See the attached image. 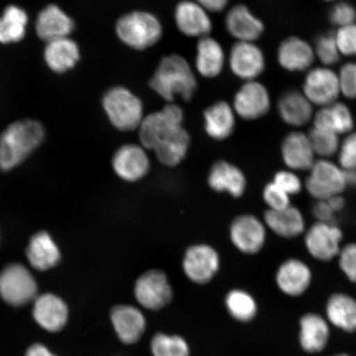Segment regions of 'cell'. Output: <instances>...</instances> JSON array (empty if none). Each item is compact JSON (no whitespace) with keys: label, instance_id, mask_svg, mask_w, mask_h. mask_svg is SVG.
Wrapping results in <instances>:
<instances>
[{"label":"cell","instance_id":"484cf974","mask_svg":"<svg viewBox=\"0 0 356 356\" xmlns=\"http://www.w3.org/2000/svg\"><path fill=\"white\" fill-rule=\"evenodd\" d=\"M267 229L284 239H293L304 235L307 229L304 213L293 204L283 210H267L264 216Z\"/></svg>","mask_w":356,"mask_h":356},{"label":"cell","instance_id":"db71d44e","mask_svg":"<svg viewBox=\"0 0 356 356\" xmlns=\"http://www.w3.org/2000/svg\"><path fill=\"white\" fill-rule=\"evenodd\" d=\"M322 1L327 2V3H335L338 2V1H341V0H322Z\"/></svg>","mask_w":356,"mask_h":356},{"label":"cell","instance_id":"ba28073f","mask_svg":"<svg viewBox=\"0 0 356 356\" xmlns=\"http://www.w3.org/2000/svg\"><path fill=\"white\" fill-rule=\"evenodd\" d=\"M302 236L307 252L316 261L328 262L337 259L343 246V232L335 222H315Z\"/></svg>","mask_w":356,"mask_h":356},{"label":"cell","instance_id":"4316f807","mask_svg":"<svg viewBox=\"0 0 356 356\" xmlns=\"http://www.w3.org/2000/svg\"><path fill=\"white\" fill-rule=\"evenodd\" d=\"M69 310L65 302L53 293H43L35 298L33 317L44 330L59 332L65 326Z\"/></svg>","mask_w":356,"mask_h":356},{"label":"cell","instance_id":"f35d334b","mask_svg":"<svg viewBox=\"0 0 356 356\" xmlns=\"http://www.w3.org/2000/svg\"><path fill=\"white\" fill-rule=\"evenodd\" d=\"M151 350L154 356H189L188 346L181 337L162 333L154 336Z\"/></svg>","mask_w":356,"mask_h":356},{"label":"cell","instance_id":"7c38bea8","mask_svg":"<svg viewBox=\"0 0 356 356\" xmlns=\"http://www.w3.org/2000/svg\"><path fill=\"white\" fill-rule=\"evenodd\" d=\"M233 108L244 121H257L269 113L271 97L265 84L253 80L244 82L234 97Z\"/></svg>","mask_w":356,"mask_h":356},{"label":"cell","instance_id":"8992f818","mask_svg":"<svg viewBox=\"0 0 356 356\" xmlns=\"http://www.w3.org/2000/svg\"><path fill=\"white\" fill-rule=\"evenodd\" d=\"M184 111L181 106L167 104L161 110L145 115L139 129L140 144L147 150H153L173 132L182 127Z\"/></svg>","mask_w":356,"mask_h":356},{"label":"cell","instance_id":"7dc6e473","mask_svg":"<svg viewBox=\"0 0 356 356\" xmlns=\"http://www.w3.org/2000/svg\"><path fill=\"white\" fill-rule=\"evenodd\" d=\"M312 213L315 222H335L337 213L332 211L327 200H315Z\"/></svg>","mask_w":356,"mask_h":356},{"label":"cell","instance_id":"74e56055","mask_svg":"<svg viewBox=\"0 0 356 356\" xmlns=\"http://www.w3.org/2000/svg\"><path fill=\"white\" fill-rule=\"evenodd\" d=\"M316 59L323 66L335 65L341 60V53L338 49L334 33H324L316 38L313 44Z\"/></svg>","mask_w":356,"mask_h":356},{"label":"cell","instance_id":"603a6c76","mask_svg":"<svg viewBox=\"0 0 356 356\" xmlns=\"http://www.w3.org/2000/svg\"><path fill=\"white\" fill-rule=\"evenodd\" d=\"M314 106L302 91L292 88L279 97L277 110L280 119L287 126L301 128L313 121Z\"/></svg>","mask_w":356,"mask_h":356},{"label":"cell","instance_id":"6da1fadb","mask_svg":"<svg viewBox=\"0 0 356 356\" xmlns=\"http://www.w3.org/2000/svg\"><path fill=\"white\" fill-rule=\"evenodd\" d=\"M149 86L167 104H173L177 96L186 102L193 99L198 83L188 60L181 55L171 54L160 60L149 80Z\"/></svg>","mask_w":356,"mask_h":356},{"label":"cell","instance_id":"d6a6232c","mask_svg":"<svg viewBox=\"0 0 356 356\" xmlns=\"http://www.w3.org/2000/svg\"><path fill=\"white\" fill-rule=\"evenodd\" d=\"M29 264L38 270H48L60 261V248L47 232H38L31 238L26 251Z\"/></svg>","mask_w":356,"mask_h":356},{"label":"cell","instance_id":"ab89813d","mask_svg":"<svg viewBox=\"0 0 356 356\" xmlns=\"http://www.w3.org/2000/svg\"><path fill=\"white\" fill-rule=\"evenodd\" d=\"M328 20L337 29L356 24V7L346 1L333 3L328 13Z\"/></svg>","mask_w":356,"mask_h":356},{"label":"cell","instance_id":"8fae6325","mask_svg":"<svg viewBox=\"0 0 356 356\" xmlns=\"http://www.w3.org/2000/svg\"><path fill=\"white\" fill-rule=\"evenodd\" d=\"M267 228L264 220L251 213L236 217L230 225L229 237L234 246L246 255H256L265 247Z\"/></svg>","mask_w":356,"mask_h":356},{"label":"cell","instance_id":"3957f363","mask_svg":"<svg viewBox=\"0 0 356 356\" xmlns=\"http://www.w3.org/2000/svg\"><path fill=\"white\" fill-rule=\"evenodd\" d=\"M115 35L124 46L142 51L153 47L161 40V21L153 13L134 10L119 17L115 25Z\"/></svg>","mask_w":356,"mask_h":356},{"label":"cell","instance_id":"5b68a950","mask_svg":"<svg viewBox=\"0 0 356 356\" xmlns=\"http://www.w3.org/2000/svg\"><path fill=\"white\" fill-rule=\"evenodd\" d=\"M305 190L315 200H327L343 195L347 189L346 172L331 159H317L308 171Z\"/></svg>","mask_w":356,"mask_h":356},{"label":"cell","instance_id":"ee69618b","mask_svg":"<svg viewBox=\"0 0 356 356\" xmlns=\"http://www.w3.org/2000/svg\"><path fill=\"white\" fill-rule=\"evenodd\" d=\"M262 198L266 204L267 210L280 211L291 206V197L275 185L273 181L268 182L262 191Z\"/></svg>","mask_w":356,"mask_h":356},{"label":"cell","instance_id":"681fc988","mask_svg":"<svg viewBox=\"0 0 356 356\" xmlns=\"http://www.w3.org/2000/svg\"><path fill=\"white\" fill-rule=\"evenodd\" d=\"M25 356H56L53 355L46 346L42 344H35L26 351Z\"/></svg>","mask_w":356,"mask_h":356},{"label":"cell","instance_id":"9c48e42d","mask_svg":"<svg viewBox=\"0 0 356 356\" xmlns=\"http://www.w3.org/2000/svg\"><path fill=\"white\" fill-rule=\"evenodd\" d=\"M301 91L319 108L334 104L341 95L337 72L331 67H313L306 72Z\"/></svg>","mask_w":356,"mask_h":356},{"label":"cell","instance_id":"7a4b0ae2","mask_svg":"<svg viewBox=\"0 0 356 356\" xmlns=\"http://www.w3.org/2000/svg\"><path fill=\"white\" fill-rule=\"evenodd\" d=\"M44 139V127L35 120H20L10 124L0 136V170L10 171L19 165Z\"/></svg>","mask_w":356,"mask_h":356},{"label":"cell","instance_id":"bcb514c9","mask_svg":"<svg viewBox=\"0 0 356 356\" xmlns=\"http://www.w3.org/2000/svg\"><path fill=\"white\" fill-rule=\"evenodd\" d=\"M334 35L341 56L356 57V24L337 29Z\"/></svg>","mask_w":356,"mask_h":356},{"label":"cell","instance_id":"83f0119b","mask_svg":"<svg viewBox=\"0 0 356 356\" xmlns=\"http://www.w3.org/2000/svg\"><path fill=\"white\" fill-rule=\"evenodd\" d=\"M226 56L224 48L216 39L208 35L198 39L195 68L204 78L215 79L224 70Z\"/></svg>","mask_w":356,"mask_h":356},{"label":"cell","instance_id":"b9f144b4","mask_svg":"<svg viewBox=\"0 0 356 356\" xmlns=\"http://www.w3.org/2000/svg\"><path fill=\"white\" fill-rule=\"evenodd\" d=\"M337 156V163L345 171L356 170V131L345 136Z\"/></svg>","mask_w":356,"mask_h":356},{"label":"cell","instance_id":"f546056e","mask_svg":"<svg viewBox=\"0 0 356 356\" xmlns=\"http://www.w3.org/2000/svg\"><path fill=\"white\" fill-rule=\"evenodd\" d=\"M80 48L70 37L46 43L43 56L48 68L56 74H64L74 68L80 60Z\"/></svg>","mask_w":356,"mask_h":356},{"label":"cell","instance_id":"4dcf8cb0","mask_svg":"<svg viewBox=\"0 0 356 356\" xmlns=\"http://www.w3.org/2000/svg\"><path fill=\"white\" fill-rule=\"evenodd\" d=\"M203 115L204 131L211 139L221 141L233 135L237 115L229 102H216L208 106Z\"/></svg>","mask_w":356,"mask_h":356},{"label":"cell","instance_id":"ffe728a7","mask_svg":"<svg viewBox=\"0 0 356 356\" xmlns=\"http://www.w3.org/2000/svg\"><path fill=\"white\" fill-rule=\"evenodd\" d=\"M282 161L289 170L309 171L317 160L308 134L293 131L283 138L280 144Z\"/></svg>","mask_w":356,"mask_h":356},{"label":"cell","instance_id":"7bdbcfd3","mask_svg":"<svg viewBox=\"0 0 356 356\" xmlns=\"http://www.w3.org/2000/svg\"><path fill=\"white\" fill-rule=\"evenodd\" d=\"M337 259L344 277L350 283L356 284V243L343 245Z\"/></svg>","mask_w":356,"mask_h":356},{"label":"cell","instance_id":"60d3db41","mask_svg":"<svg viewBox=\"0 0 356 356\" xmlns=\"http://www.w3.org/2000/svg\"><path fill=\"white\" fill-rule=\"evenodd\" d=\"M273 181L291 197L300 194L302 190H305L304 181L296 172L288 168L275 172Z\"/></svg>","mask_w":356,"mask_h":356},{"label":"cell","instance_id":"9a60e30c","mask_svg":"<svg viewBox=\"0 0 356 356\" xmlns=\"http://www.w3.org/2000/svg\"><path fill=\"white\" fill-rule=\"evenodd\" d=\"M275 280L279 291L283 295L299 298L310 289L314 275L307 262L300 258L291 257L278 266Z\"/></svg>","mask_w":356,"mask_h":356},{"label":"cell","instance_id":"cb8c5ba5","mask_svg":"<svg viewBox=\"0 0 356 356\" xmlns=\"http://www.w3.org/2000/svg\"><path fill=\"white\" fill-rule=\"evenodd\" d=\"M208 185L216 193H226L234 198L243 197L247 189L244 172L233 163L220 160L213 164L208 175Z\"/></svg>","mask_w":356,"mask_h":356},{"label":"cell","instance_id":"d4e9b609","mask_svg":"<svg viewBox=\"0 0 356 356\" xmlns=\"http://www.w3.org/2000/svg\"><path fill=\"white\" fill-rule=\"evenodd\" d=\"M325 318L331 327L347 334L356 333V299L344 292L332 293L325 305Z\"/></svg>","mask_w":356,"mask_h":356},{"label":"cell","instance_id":"f1b7e54d","mask_svg":"<svg viewBox=\"0 0 356 356\" xmlns=\"http://www.w3.org/2000/svg\"><path fill=\"white\" fill-rule=\"evenodd\" d=\"M111 323L115 332L124 344H135L145 331L143 314L131 305H118L111 310Z\"/></svg>","mask_w":356,"mask_h":356},{"label":"cell","instance_id":"1f68e13d","mask_svg":"<svg viewBox=\"0 0 356 356\" xmlns=\"http://www.w3.org/2000/svg\"><path fill=\"white\" fill-rule=\"evenodd\" d=\"M313 127L325 129L337 135L346 136L354 131L355 118L353 111L344 102L337 101L319 108L314 113Z\"/></svg>","mask_w":356,"mask_h":356},{"label":"cell","instance_id":"52a82bcc","mask_svg":"<svg viewBox=\"0 0 356 356\" xmlns=\"http://www.w3.org/2000/svg\"><path fill=\"white\" fill-rule=\"evenodd\" d=\"M0 296L13 306H22L38 297V284L24 265L13 264L0 273Z\"/></svg>","mask_w":356,"mask_h":356},{"label":"cell","instance_id":"4fadbf2b","mask_svg":"<svg viewBox=\"0 0 356 356\" xmlns=\"http://www.w3.org/2000/svg\"><path fill=\"white\" fill-rule=\"evenodd\" d=\"M182 270L186 277L195 284H204L216 277L220 266V257L208 244H195L186 249Z\"/></svg>","mask_w":356,"mask_h":356},{"label":"cell","instance_id":"816d5d0a","mask_svg":"<svg viewBox=\"0 0 356 356\" xmlns=\"http://www.w3.org/2000/svg\"><path fill=\"white\" fill-rule=\"evenodd\" d=\"M347 188L356 189V170L345 171Z\"/></svg>","mask_w":356,"mask_h":356},{"label":"cell","instance_id":"f6af8a7d","mask_svg":"<svg viewBox=\"0 0 356 356\" xmlns=\"http://www.w3.org/2000/svg\"><path fill=\"white\" fill-rule=\"evenodd\" d=\"M341 95L346 99H356V61L346 62L337 72Z\"/></svg>","mask_w":356,"mask_h":356},{"label":"cell","instance_id":"e0dca14e","mask_svg":"<svg viewBox=\"0 0 356 356\" xmlns=\"http://www.w3.org/2000/svg\"><path fill=\"white\" fill-rule=\"evenodd\" d=\"M277 60L286 72H307L313 68L316 60L313 44L299 35H289L279 44Z\"/></svg>","mask_w":356,"mask_h":356},{"label":"cell","instance_id":"836d02e7","mask_svg":"<svg viewBox=\"0 0 356 356\" xmlns=\"http://www.w3.org/2000/svg\"><path fill=\"white\" fill-rule=\"evenodd\" d=\"M190 145L189 133L182 127L156 147L154 152L163 165L175 168L184 161L188 153Z\"/></svg>","mask_w":356,"mask_h":356},{"label":"cell","instance_id":"f907efd6","mask_svg":"<svg viewBox=\"0 0 356 356\" xmlns=\"http://www.w3.org/2000/svg\"><path fill=\"white\" fill-rule=\"evenodd\" d=\"M327 202L336 213L343 211L346 207V200L342 195H336V197L327 200Z\"/></svg>","mask_w":356,"mask_h":356},{"label":"cell","instance_id":"7402d4cb","mask_svg":"<svg viewBox=\"0 0 356 356\" xmlns=\"http://www.w3.org/2000/svg\"><path fill=\"white\" fill-rule=\"evenodd\" d=\"M35 33L44 42L69 38L75 29L72 17L55 3L44 6L39 12L35 24Z\"/></svg>","mask_w":356,"mask_h":356},{"label":"cell","instance_id":"8d00e7d4","mask_svg":"<svg viewBox=\"0 0 356 356\" xmlns=\"http://www.w3.org/2000/svg\"><path fill=\"white\" fill-rule=\"evenodd\" d=\"M307 134L317 159H330L333 156H337L340 148L341 136L330 131L313 126Z\"/></svg>","mask_w":356,"mask_h":356},{"label":"cell","instance_id":"277c9868","mask_svg":"<svg viewBox=\"0 0 356 356\" xmlns=\"http://www.w3.org/2000/svg\"><path fill=\"white\" fill-rule=\"evenodd\" d=\"M102 106L111 126L120 131L138 130L145 117L143 102L124 86L108 89L102 96Z\"/></svg>","mask_w":356,"mask_h":356},{"label":"cell","instance_id":"44dd1931","mask_svg":"<svg viewBox=\"0 0 356 356\" xmlns=\"http://www.w3.org/2000/svg\"><path fill=\"white\" fill-rule=\"evenodd\" d=\"M225 24L227 32L237 42H256L266 29L264 21L245 4L231 8L225 16Z\"/></svg>","mask_w":356,"mask_h":356},{"label":"cell","instance_id":"d6986e66","mask_svg":"<svg viewBox=\"0 0 356 356\" xmlns=\"http://www.w3.org/2000/svg\"><path fill=\"white\" fill-rule=\"evenodd\" d=\"M177 29L188 38L200 39L211 35L213 22L210 13L195 0H181L175 8Z\"/></svg>","mask_w":356,"mask_h":356},{"label":"cell","instance_id":"2e32d148","mask_svg":"<svg viewBox=\"0 0 356 356\" xmlns=\"http://www.w3.org/2000/svg\"><path fill=\"white\" fill-rule=\"evenodd\" d=\"M111 165L115 175L127 182H136L148 175L150 160L140 144H126L115 151Z\"/></svg>","mask_w":356,"mask_h":356},{"label":"cell","instance_id":"f5cc1de1","mask_svg":"<svg viewBox=\"0 0 356 356\" xmlns=\"http://www.w3.org/2000/svg\"><path fill=\"white\" fill-rule=\"evenodd\" d=\"M332 356H353V355H350L348 353H338V354L334 355Z\"/></svg>","mask_w":356,"mask_h":356},{"label":"cell","instance_id":"e575fe53","mask_svg":"<svg viewBox=\"0 0 356 356\" xmlns=\"http://www.w3.org/2000/svg\"><path fill=\"white\" fill-rule=\"evenodd\" d=\"M28 13L16 4L4 8L0 16V43H17L24 39L28 29Z\"/></svg>","mask_w":356,"mask_h":356},{"label":"cell","instance_id":"ac0fdd59","mask_svg":"<svg viewBox=\"0 0 356 356\" xmlns=\"http://www.w3.org/2000/svg\"><path fill=\"white\" fill-rule=\"evenodd\" d=\"M331 329L325 316L315 312L302 314L299 320L298 334L301 350L309 355L323 353L330 342Z\"/></svg>","mask_w":356,"mask_h":356},{"label":"cell","instance_id":"d590c367","mask_svg":"<svg viewBox=\"0 0 356 356\" xmlns=\"http://www.w3.org/2000/svg\"><path fill=\"white\" fill-rule=\"evenodd\" d=\"M225 302L230 314L238 321L250 322L256 317L257 302L247 291L234 289L226 296Z\"/></svg>","mask_w":356,"mask_h":356},{"label":"cell","instance_id":"c3c4849f","mask_svg":"<svg viewBox=\"0 0 356 356\" xmlns=\"http://www.w3.org/2000/svg\"><path fill=\"white\" fill-rule=\"evenodd\" d=\"M209 13H220L228 6L229 0H195Z\"/></svg>","mask_w":356,"mask_h":356},{"label":"cell","instance_id":"5bb4252c","mask_svg":"<svg viewBox=\"0 0 356 356\" xmlns=\"http://www.w3.org/2000/svg\"><path fill=\"white\" fill-rule=\"evenodd\" d=\"M228 63L230 70L244 82L257 80L265 72V53L256 42H236L230 49Z\"/></svg>","mask_w":356,"mask_h":356},{"label":"cell","instance_id":"30bf717a","mask_svg":"<svg viewBox=\"0 0 356 356\" xmlns=\"http://www.w3.org/2000/svg\"><path fill=\"white\" fill-rule=\"evenodd\" d=\"M134 293L138 302L149 310L161 309L172 300V289L167 275L158 269L147 270L140 275Z\"/></svg>","mask_w":356,"mask_h":356}]
</instances>
